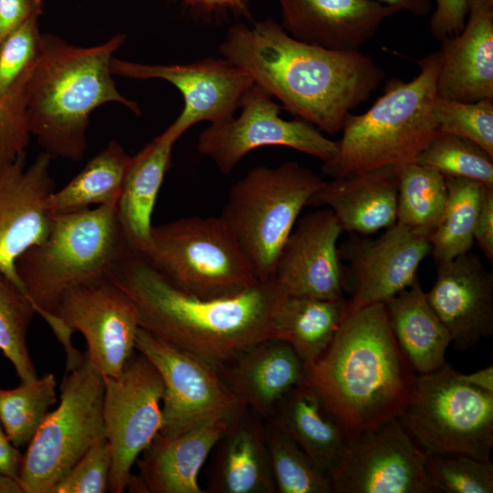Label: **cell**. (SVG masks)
<instances>
[{"instance_id": "cell-1", "label": "cell", "mask_w": 493, "mask_h": 493, "mask_svg": "<svg viewBox=\"0 0 493 493\" xmlns=\"http://www.w3.org/2000/svg\"><path fill=\"white\" fill-rule=\"evenodd\" d=\"M219 51L294 117L329 134L341 131L384 78L371 56L299 41L273 19L232 26Z\"/></svg>"}, {"instance_id": "cell-2", "label": "cell", "mask_w": 493, "mask_h": 493, "mask_svg": "<svg viewBox=\"0 0 493 493\" xmlns=\"http://www.w3.org/2000/svg\"><path fill=\"white\" fill-rule=\"evenodd\" d=\"M110 280L134 303L140 328L215 367L246 346L277 339L274 316L287 295L271 279L233 296L194 297L137 251L119 263Z\"/></svg>"}, {"instance_id": "cell-3", "label": "cell", "mask_w": 493, "mask_h": 493, "mask_svg": "<svg viewBox=\"0 0 493 493\" xmlns=\"http://www.w3.org/2000/svg\"><path fill=\"white\" fill-rule=\"evenodd\" d=\"M415 377L385 305L378 302L347 312L324 353L306 367L302 383L351 442L398 419L413 397Z\"/></svg>"}, {"instance_id": "cell-4", "label": "cell", "mask_w": 493, "mask_h": 493, "mask_svg": "<svg viewBox=\"0 0 493 493\" xmlns=\"http://www.w3.org/2000/svg\"><path fill=\"white\" fill-rule=\"evenodd\" d=\"M124 40L125 35L118 34L102 44L82 47L41 34L27 86L26 118L31 135L51 159H82L89 114L98 107L116 102L141 113L112 79L113 54Z\"/></svg>"}, {"instance_id": "cell-5", "label": "cell", "mask_w": 493, "mask_h": 493, "mask_svg": "<svg viewBox=\"0 0 493 493\" xmlns=\"http://www.w3.org/2000/svg\"><path fill=\"white\" fill-rule=\"evenodd\" d=\"M131 251L116 206H96L52 215L47 237L16 261L19 280L36 309L60 343L72 333L52 310L67 290L110 279Z\"/></svg>"}, {"instance_id": "cell-6", "label": "cell", "mask_w": 493, "mask_h": 493, "mask_svg": "<svg viewBox=\"0 0 493 493\" xmlns=\"http://www.w3.org/2000/svg\"><path fill=\"white\" fill-rule=\"evenodd\" d=\"M417 64L420 71L412 80L390 79L370 109L347 116L334 155L322 163L324 174L345 177L414 163L442 133L433 112L440 54Z\"/></svg>"}, {"instance_id": "cell-7", "label": "cell", "mask_w": 493, "mask_h": 493, "mask_svg": "<svg viewBox=\"0 0 493 493\" xmlns=\"http://www.w3.org/2000/svg\"><path fill=\"white\" fill-rule=\"evenodd\" d=\"M324 183L310 169L286 162L252 168L231 187L220 216L259 281L273 278L299 213Z\"/></svg>"}, {"instance_id": "cell-8", "label": "cell", "mask_w": 493, "mask_h": 493, "mask_svg": "<svg viewBox=\"0 0 493 493\" xmlns=\"http://www.w3.org/2000/svg\"><path fill=\"white\" fill-rule=\"evenodd\" d=\"M139 253L176 288L201 299L233 296L259 281L221 216L153 226Z\"/></svg>"}, {"instance_id": "cell-9", "label": "cell", "mask_w": 493, "mask_h": 493, "mask_svg": "<svg viewBox=\"0 0 493 493\" xmlns=\"http://www.w3.org/2000/svg\"><path fill=\"white\" fill-rule=\"evenodd\" d=\"M104 377L88 353L66 372L59 403L49 412L23 455L17 482L23 493H48L97 443L105 440Z\"/></svg>"}, {"instance_id": "cell-10", "label": "cell", "mask_w": 493, "mask_h": 493, "mask_svg": "<svg viewBox=\"0 0 493 493\" xmlns=\"http://www.w3.org/2000/svg\"><path fill=\"white\" fill-rule=\"evenodd\" d=\"M398 420L426 455L489 459L493 393L476 388L450 364L416 373L413 397Z\"/></svg>"}, {"instance_id": "cell-11", "label": "cell", "mask_w": 493, "mask_h": 493, "mask_svg": "<svg viewBox=\"0 0 493 493\" xmlns=\"http://www.w3.org/2000/svg\"><path fill=\"white\" fill-rule=\"evenodd\" d=\"M135 350L156 368L163 383L159 434L173 437L246 406L215 367L139 328Z\"/></svg>"}, {"instance_id": "cell-12", "label": "cell", "mask_w": 493, "mask_h": 493, "mask_svg": "<svg viewBox=\"0 0 493 493\" xmlns=\"http://www.w3.org/2000/svg\"><path fill=\"white\" fill-rule=\"evenodd\" d=\"M103 421L111 450L110 490L123 493L131 468L159 433L163 383L141 352L133 354L115 378H104Z\"/></svg>"}, {"instance_id": "cell-13", "label": "cell", "mask_w": 493, "mask_h": 493, "mask_svg": "<svg viewBox=\"0 0 493 493\" xmlns=\"http://www.w3.org/2000/svg\"><path fill=\"white\" fill-rule=\"evenodd\" d=\"M238 117L210 124L198 138L197 149L210 158L223 174H229L251 151L263 146H285L330 160L337 142L299 119L286 121L281 108L262 87L254 83L245 95Z\"/></svg>"}, {"instance_id": "cell-14", "label": "cell", "mask_w": 493, "mask_h": 493, "mask_svg": "<svg viewBox=\"0 0 493 493\" xmlns=\"http://www.w3.org/2000/svg\"><path fill=\"white\" fill-rule=\"evenodd\" d=\"M110 70L112 75L128 79H163L181 92L184 109L165 130L175 141L198 122L213 124L234 117L255 83L247 71L223 57L168 65L113 58Z\"/></svg>"}, {"instance_id": "cell-15", "label": "cell", "mask_w": 493, "mask_h": 493, "mask_svg": "<svg viewBox=\"0 0 493 493\" xmlns=\"http://www.w3.org/2000/svg\"><path fill=\"white\" fill-rule=\"evenodd\" d=\"M52 315L80 332L91 363L104 378L118 377L135 353L139 319L130 297L110 279L64 292Z\"/></svg>"}, {"instance_id": "cell-16", "label": "cell", "mask_w": 493, "mask_h": 493, "mask_svg": "<svg viewBox=\"0 0 493 493\" xmlns=\"http://www.w3.org/2000/svg\"><path fill=\"white\" fill-rule=\"evenodd\" d=\"M426 454L398 419L351 441L330 473L333 493H431Z\"/></svg>"}, {"instance_id": "cell-17", "label": "cell", "mask_w": 493, "mask_h": 493, "mask_svg": "<svg viewBox=\"0 0 493 493\" xmlns=\"http://www.w3.org/2000/svg\"><path fill=\"white\" fill-rule=\"evenodd\" d=\"M428 238L393 224L375 239L351 236L338 247L345 292L351 295L347 312L385 302L415 279L417 269L430 253Z\"/></svg>"}, {"instance_id": "cell-18", "label": "cell", "mask_w": 493, "mask_h": 493, "mask_svg": "<svg viewBox=\"0 0 493 493\" xmlns=\"http://www.w3.org/2000/svg\"><path fill=\"white\" fill-rule=\"evenodd\" d=\"M51 160L42 152L26 166L24 154L0 175V272L23 290L16 263L47 237L51 226L52 215L46 208L55 190Z\"/></svg>"}, {"instance_id": "cell-19", "label": "cell", "mask_w": 493, "mask_h": 493, "mask_svg": "<svg viewBox=\"0 0 493 493\" xmlns=\"http://www.w3.org/2000/svg\"><path fill=\"white\" fill-rule=\"evenodd\" d=\"M296 224L279 253L272 279L287 295L345 299L337 246L342 229L333 212L314 211Z\"/></svg>"}, {"instance_id": "cell-20", "label": "cell", "mask_w": 493, "mask_h": 493, "mask_svg": "<svg viewBox=\"0 0 493 493\" xmlns=\"http://www.w3.org/2000/svg\"><path fill=\"white\" fill-rule=\"evenodd\" d=\"M427 300L449 331L457 351L493 335V274L469 252L436 263Z\"/></svg>"}, {"instance_id": "cell-21", "label": "cell", "mask_w": 493, "mask_h": 493, "mask_svg": "<svg viewBox=\"0 0 493 493\" xmlns=\"http://www.w3.org/2000/svg\"><path fill=\"white\" fill-rule=\"evenodd\" d=\"M282 28L323 48L358 51L397 11L376 0H278Z\"/></svg>"}, {"instance_id": "cell-22", "label": "cell", "mask_w": 493, "mask_h": 493, "mask_svg": "<svg viewBox=\"0 0 493 493\" xmlns=\"http://www.w3.org/2000/svg\"><path fill=\"white\" fill-rule=\"evenodd\" d=\"M235 416L209 421L166 437L159 433L137 459L127 489L137 493H205L199 474L214 446Z\"/></svg>"}, {"instance_id": "cell-23", "label": "cell", "mask_w": 493, "mask_h": 493, "mask_svg": "<svg viewBox=\"0 0 493 493\" xmlns=\"http://www.w3.org/2000/svg\"><path fill=\"white\" fill-rule=\"evenodd\" d=\"M440 42L437 95L467 102L493 99V0H469L462 31Z\"/></svg>"}, {"instance_id": "cell-24", "label": "cell", "mask_w": 493, "mask_h": 493, "mask_svg": "<svg viewBox=\"0 0 493 493\" xmlns=\"http://www.w3.org/2000/svg\"><path fill=\"white\" fill-rule=\"evenodd\" d=\"M215 369L231 392L266 420L303 382L306 366L289 343L268 339L245 347Z\"/></svg>"}, {"instance_id": "cell-25", "label": "cell", "mask_w": 493, "mask_h": 493, "mask_svg": "<svg viewBox=\"0 0 493 493\" xmlns=\"http://www.w3.org/2000/svg\"><path fill=\"white\" fill-rule=\"evenodd\" d=\"M205 471L207 493H277L265 420L247 406L222 434Z\"/></svg>"}, {"instance_id": "cell-26", "label": "cell", "mask_w": 493, "mask_h": 493, "mask_svg": "<svg viewBox=\"0 0 493 493\" xmlns=\"http://www.w3.org/2000/svg\"><path fill=\"white\" fill-rule=\"evenodd\" d=\"M402 165L336 177L310 197L308 205L327 206L342 231L369 235L396 223Z\"/></svg>"}, {"instance_id": "cell-27", "label": "cell", "mask_w": 493, "mask_h": 493, "mask_svg": "<svg viewBox=\"0 0 493 493\" xmlns=\"http://www.w3.org/2000/svg\"><path fill=\"white\" fill-rule=\"evenodd\" d=\"M175 142L164 131L131 157L126 172L116 208L122 232L137 252L150 239L152 212Z\"/></svg>"}, {"instance_id": "cell-28", "label": "cell", "mask_w": 493, "mask_h": 493, "mask_svg": "<svg viewBox=\"0 0 493 493\" xmlns=\"http://www.w3.org/2000/svg\"><path fill=\"white\" fill-rule=\"evenodd\" d=\"M383 303L393 333L414 372L428 373L441 368L452 338L419 279Z\"/></svg>"}, {"instance_id": "cell-29", "label": "cell", "mask_w": 493, "mask_h": 493, "mask_svg": "<svg viewBox=\"0 0 493 493\" xmlns=\"http://www.w3.org/2000/svg\"><path fill=\"white\" fill-rule=\"evenodd\" d=\"M329 475L341 459L349 440L317 393L306 383L290 390L271 416Z\"/></svg>"}, {"instance_id": "cell-30", "label": "cell", "mask_w": 493, "mask_h": 493, "mask_svg": "<svg viewBox=\"0 0 493 493\" xmlns=\"http://www.w3.org/2000/svg\"><path fill=\"white\" fill-rule=\"evenodd\" d=\"M346 299L286 295L274 316L277 339L290 344L306 367L326 351L347 314Z\"/></svg>"}, {"instance_id": "cell-31", "label": "cell", "mask_w": 493, "mask_h": 493, "mask_svg": "<svg viewBox=\"0 0 493 493\" xmlns=\"http://www.w3.org/2000/svg\"><path fill=\"white\" fill-rule=\"evenodd\" d=\"M131 157L111 141L93 156L67 184L54 190L46 201L51 215L96 206H116Z\"/></svg>"}, {"instance_id": "cell-32", "label": "cell", "mask_w": 493, "mask_h": 493, "mask_svg": "<svg viewBox=\"0 0 493 493\" xmlns=\"http://www.w3.org/2000/svg\"><path fill=\"white\" fill-rule=\"evenodd\" d=\"M446 200V182L441 173L417 163L402 165L397 224L429 240L442 219Z\"/></svg>"}, {"instance_id": "cell-33", "label": "cell", "mask_w": 493, "mask_h": 493, "mask_svg": "<svg viewBox=\"0 0 493 493\" xmlns=\"http://www.w3.org/2000/svg\"><path fill=\"white\" fill-rule=\"evenodd\" d=\"M447 200L442 219L429 237L430 253L436 263L469 252L483 184L460 177L445 176Z\"/></svg>"}, {"instance_id": "cell-34", "label": "cell", "mask_w": 493, "mask_h": 493, "mask_svg": "<svg viewBox=\"0 0 493 493\" xmlns=\"http://www.w3.org/2000/svg\"><path fill=\"white\" fill-rule=\"evenodd\" d=\"M265 427L277 493H333L330 475L281 426L265 420Z\"/></svg>"}, {"instance_id": "cell-35", "label": "cell", "mask_w": 493, "mask_h": 493, "mask_svg": "<svg viewBox=\"0 0 493 493\" xmlns=\"http://www.w3.org/2000/svg\"><path fill=\"white\" fill-rule=\"evenodd\" d=\"M57 382L49 372L16 388H0V423L17 448L27 446L57 399Z\"/></svg>"}, {"instance_id": "cell-36", "label": "cell", "mask_w": 493, "mask_h": 493, "mask_svg": "<svg viewBox=\"0 0 493 493\" xmlns=\"http://www.w3.org/2000/svg\"><path fill=\"white\" fill-rule=\"evenodd\" d=\"M35 314L26 293L0 272V351L21 383L37 378L27 347V332Z\"/></svg>"}, {"instance_id": "cell-37", "label": "cell", "mask_w": 493, "mask_h": 493, "mask_svg": "<svg viewBox=\"0 0 493 493\" xmlns=\"http://www.w3.org/2000/svg\"><path fill=\"white\" fill-rule=\"evenodd\" d=\"M414 163L431 167L444 176L460 177L493 186V156L465 138L441 133Z\"/></svg>"}, {"instance_id": "cell-38", "label": "cell", "mask_w": 493, "mask_h": 493, "mask_svg": "<svg viewBox=\"0 0 493 493\" xmlns=\"http://www.w3.org/2000/svg\"><path fill=\"white\" fill-rule=\"evenodd\" d=\"M425 475L431 493H492L493 464L465 454L426 455Z\"/></svg>"}, {"instance_id": "cell-39", "label": "cell", "mask_w": 493, "mask_h": 493, "mask_svg": "<svg viewBox=\"0 0 493 493\" xmlns=\"http://www.w3.org/2000/svg\"><path fill=\"white\" fill-rule=\"evenodd\" d=\"M433 112L442 133L469 140L493 156V99L467 102L437 95Z\"/></svg>"}, {"instance_id": "cell-40", "label": "cell", "mask_w": 493, "mask_h": 493, "mask_svg": "<svg viewBox=\"0 0 493 493\" xmlns=\"http://www.w3.org/2000/svg\"><path fill=\"white\" fill-rule=\"evenodd\" d=\"M34 66L12 87L0 102V175L25 154L31 136L27 118V86Z\"/></svg>"}, {"instance_id": "cell-41", "label": "cell", "mask_w": 493, "mask_h": 493, "mask_svg": "<svg viewBox=\"0 0 493 493\" xmlns=\"http://www.w3.org/2000/svg\"><path fill=\"white\" fill-rule=\"evenodd\" d=\"M40 37L38 17H33L0 41V102L34 65Z\"/></svg>"}, {"instance_id": "cell-42", "label": "cell", "mask_w": 493, "mask_h": 493, "mask_svg": "<svg viewBox=\"0 0 493 493\" xmlns=\"http://www.w3.org/2000/svg\"><path fill=\"white\" fill-rule=\"evenodd\" d=\"M111 450L107 439L91 448L48 493H104L110 490Z\"/></svg>"}, {"instance_id": "cell-43", "label": "cell", "mask_w": 493, "mask_h": 493, "mask_svg": "<svg viewBox=\"0 0 493 493\" xmlns=\"http://www.w3.org/2000/svg\"><path fill=\"white\" fill-rule=\"evenodd\" d=\"M435 8L429 21L433 37L442 41L458 35L468 14L469 0H435Z\"/></svg>"}, {"instance_id": "cell-44", "label": "cell", "mask_w": 493, "mask_h": 493, "mask_svg": "<svg viewBox=\"0 0 493 493\" xmlns=\"http://www.w3.org/2000/svg\"><path fill=\"white\" fill-rule=\"evenodd\" d=\"M191 14L206 20H217L228 16L250 19V0H176Z\"/></svg>"}, {"instance_id": "cell-45", "label": "cell", "mask_w": 493, "mask_h": 493, "mask_svg": "<svg viewBox=\"0 0 493 493\" xmlns=\"http://www.w3.org/2000/svg\"><path fill=\"white\" fill-rule=\"evenodd\" d=\"M41 0H0V41L12 31L42 13Z\"/></svg>"}, {"instance_id": "cell-46", "label": "cell", "mask_w": 493, "mask_h": 493, "mask_svg": "<svg viewBox=\"0 0 493 493\" xmlns=\"http://www.w3.org/2000/svg\"><path fill=\"white\" fill-rule=\"evenodd\" d=\"M476 242L484 256L493 262V186L483 185L474 229Z\"/></svg>"}, {"instance_id": "cell-47", "label": "cell", "mask_w": 493, "mask_h": 493, "mask_svg": "<svg viewBox=\"0 0 493 493\" xmlns=\"http://www.w3.org/2000/svg\"><path fill=\"white\" fill-rule=\"evenodd\" d=\"M23 455L8 439L0 423V473L17 480Z\"/></svg>"}, {"instance_id": "cell-48", "label": "cell", "mask_w": 493, "mask_h": 493, "mask_svg": "<svg viewBox=\"0 0 493 493\" xmlns=\"http://www.w3.org/2000/svg\"><path fill=\"white\" fill-rule=\"evenodd\" d=\"M398 11H406L416 16L428 15L431 9V0H380Z\"/></svg>"}, {"instance_id": "cell-49", "label": "cell", "mask_w": 493, "mask_h": 493, "mask_svg": "<svg viewBox=\"0 0 493 493\" xmlns=\"http://www.w3.org/2000/svg\"><path fill=\"white\" fill-rule=\"evenodd\" d=\"M461 378L476 388L493 393V365H488L470 374L461 373Z\"/></svg>"}, {"instance_id": "cell-50", "label": "cell", "mask_w": 493, "mask_h": 493, "mask_svg": "<svg viewBox=\"0 0 493 493\" xmlns=\"http://www.w3.org/2000/svg\"><path fill=\"white\" fill-rule=\"evenodd\" d=\"M0 493H23L17 480L0 473Z\"/></svg>"}]
</instances>
